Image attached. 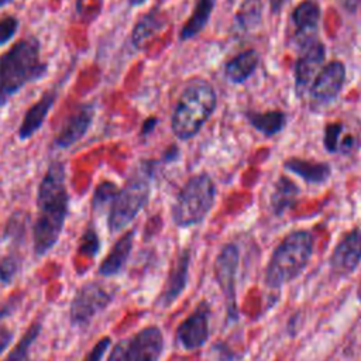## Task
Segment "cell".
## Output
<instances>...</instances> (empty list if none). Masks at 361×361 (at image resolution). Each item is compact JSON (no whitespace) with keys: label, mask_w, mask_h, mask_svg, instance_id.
Listing matches in <instances>:
<instances>
[{"label":"cell","mask_w":361,"mask_h":361,"mask_svg":"<svg viewBox=\"0 0 361 361\" xmlns=\"http://www.w3.org/2000/svg\"><path fill=\"white\" fill-rule=\"evenodd\" d=\"M69 213L66 171L62 162H52L37 190V216L32 224V245L37 258L47 255L58 243Z\"/></svg>","instance_id":"6da1fadb"},{"label":"cell","mask_w":361,"mask_h":361,"mask_svg":"<svg viewBox=\"0 0 361 361\" xmlns=\"http://www.w3.org/2000/svg\"><path fill=\"white\" fill-rule=\"evenodd\" d=\"M37 38L17 41L0 56V107L31 82L45 76L47 63L41 61Z\"/></svg>","instance_id":"7a4b0ae2"},{"label":"cell","mask_w":361,"mask_h":361,"mask_svg":"<svg viewBox=\"0 0 361 361\" xmlns=\"http://www.w3.org/2000/svg\"><path fill=\"white\" fill-rule=\"evenodd\" d=\"M313 254V235L307 230L289 233L274 250L264 274L265 286L279 289L296 279Z\"/></svg>","instance_id":"3957f363"},{"label":"cell","mask_w":361,"mask_h":361,"mask_svg":"<svg viewBox=\"0 0 361 361\" xmlns=\"http://www.w3.org/2000/svg\"><path fill=\"white\" fill-rule=\"evenodd\" d=\"M216 92L212 85L195 79L182 90L171 120L173 134L179 140L196 135L216 109Z\"/></svg>","instance_id":"277c9868"},{"label":"cell","mask_w":361,"mask_h":361,"mask_svg":"<svg viewBox=\"0 0 361 361\" xmlns=\"http://www.w3.org/2000/svg\"><path fill=\"white\" fill-rule=\"evenodd\" d=\"M216 186L207 173L192 176L180 189L172 206V220L186 228L204 220L213 207Z\"/></svg>","instance_id":"5b68a950"},{"label":"cell","mask_w":361,"mask_h":361,"mask_svg":"<svg viewBox=\"0 0 361 361\" xmlns=\"http://www.w3.org/2000/svg\"><path fill=\"white\" fill-rule=\"evenodd\" d=\"M149 179V165H142V168L134 173L121 189H118L110 203L107 214V227L111 234L127 227L145 207L151 193Z\"/></svg>","instance_id":"8992f818"},{"label":"cell","mask_w":361,"mask_h":361,"mask_svg":"<svg viewBox=\"0 0 361 361\" xmlns=\"http://www.w3.org/2000/svg\"><path fill=\"white\" fill-rule=\"evenodd\" d=\"M164 353V334L158 326H147L130 337L118 340L107 361H159Z\"/></svg>","instance_id":"52a82bcc"},{"label":"cell","mask_w":361,"mask_h":361,"mask_svg":"<svg viewBox=\"0 0 361 361\" xmlns=\"http://www.w3.org/2000/svg\"><path fill=\"white\" fill-rule=\"evenodd\" d=\"M114 293L97 281L86 282L75 292L69 305V322L73 327H86L113 300Z\"/></svg>","instance_id":"ba28073f"},{"label":"cell","mask_w":361,"mask_h":361,"mask_svg":"<svg viewBox=\"0 0 361 361\" xmlns=\"http://www.w3.org/2000/svg\"><path fill=\"white\" fill-rule=\"evenodd\" d=\"M240 264V250L235 244L227 243L221 247L214 259V278L224 296L227 320L235 323L238 320L237 306V271Z\"/></svg>","instance_id":"9c48e42d"},{"label":"cell","mask_w":361,"mask_h":361,"mask_svg":"<svg viewBox=\"0 0 361 361\" xmlns=\"http://www.w3.org/2000/svg\"><path fill=\"white\" fill-rule=\"evenodd\" d=\"M212 307L210 303L206 300H202L193 312L180 322V324L176 329V341L178 344L186 350V351H195L200 347H203L209 338Z\"/></svg>","instance_id":"30bf717a"},{"label":"cell","mask_w":361,"mask_h":361,"mask_svg":"<svg viewBox=\"0 0 361 361\" xmlns=\"http://www.w3.org/2000/svg\"><path fill=\"white\" fill-rule=\"evenodd\" d=\"M361 264V228L345 233L330 255V269L338 278L351 275Z\"/></svg>","instance_id":"8fae6325"},{"label":"cell","mask_w":361,"mask_h":361,"mask_svg":"<svg viewBox=\"0 0 361 361\" xmlns=\"http://www.w3.org/2000/svg\"><path fill=\"white\" fill-rule=\"evenodd\" d=\"M324 56V45L317 39L300 47L299 58L295 66V90L298 96H303V93L307 90L316 73L322 68Z\"/></svg>","instance_id":"7c38bea8"},{"label":"cell","mask_w":361,"mask_h":361,"mask_svg":"<svg viewBox=\"0 0 361 361\" xmlns=\"http://www.w3.org/2000/svg\"><path fill=\"white\" fill-rule=\"evenodd\" d=\"M345 80V66L340 61H333L320 69L310 87V97L314 104L331 103L343 89Z\"/></svg>","instance_id":"4fadbf2b"},{"label":"cell","mask_w":361,"mask_h":361,"mask_svg":"<svg viewBox=\"0 0 361 361\" xmlns=\"http://www.w3.org/2000/svg\"><path fill=\"white\" fill-rule=\"evenodd\" d=\"M94 117V107L90 103L80 104L71 113L54 138V144L59 149H65L80 141L87 133Z\"/></svg>","instance_id":"5bb4252c"},{"label":"cell","mask_w":361,"mask_h":361,"mask_svg":"<svg viewBox=\"0 0 361 361\" xmlns=\"http://www.w3.org/2000/svg\"><path fill=\"white\" fill-rule=\"evenodd\" d=\"M189 268H190V251L183 250L178 254L173 265L171 267V271L166 278V283L158 298V305L161 307L171 306L183 292L188 283L189 276Z\"/></svg>","instance_id":"9a60e30c"},{"label":"cell","mask_w":361,"mask_h":361,"mask_svg":"<svg viewBox=\"0 0 361 361\" xmlns=\"http://www.w3.org/2000/svg\"><path fill=\"white\" fill-rule=\"evenodd\" d=\"M320 21V7L314 0H303L292 11L295 38L299 47L316 39Z\"/></svg>","instance_id":"2e32d148"},{"label":"cell","mask_w":361,"mask_h":361,"mask_svg":"<svg viewBox=\"0 0 361 361\" xmlns=\"http://www.w3.org/2000/svg\"><path fill=\"white\" fill-rule=\"evenodd\" d=\"M56 100V92L55 90H49L47 93L42 94V97L35 102L24 114L23 121L18 127V138L21 141L28 140L30 137H32L44 124L45 118L48 117L54 103Z\"/></svg>","instance_id":"e0dca14e"},{"label":"cell","mask_w":361,"mask_h":361,"mask_svg":"<svg viewBox=\"0 0 361 361\" xmlns=\"http://www.w3.org/2000/svg\"><path fill=\"white\" fill-rule=\"evenodd\" d=\"M134 235H135V230H128L113 244L111 250L99 265V274L102 276L110 278L121 272V269L124 268V265L130 258L133 244H134Z\"/></svg>","instance_id":"ac0fdd59"},{"label":"cell","mask_w":361,"mask_h":361,"mask_svg":"<svg viewBox=\"0 0 361 361\" xmlns=\"http://www.w3.org/2000/svg\"><path fill=\"white\" fill-rule=\"evenodd\" d=\"M165 27V16L159 8H152L145 13L134 25L131 42L135 48H142L149 38L157 35Z\"/></svg>","instance_id":"d6986e66"},{"label":"cell","mask_w":361,"mask_h":361,"mask_svg":"<svg viewBox=\"0 0 361 361\" xmlns=\"http://www.w3.org/2000/svg\"><path fill=\"white\" fill-rule=\"evenodd\" d=\"M285 169L300 176L307 183H323L330 178L331 168L324 162L306 161L299 158H292L285 161Z\"/></svg>","instance_id":"ffe728a7"},{"label":"cell","mask_w":361,"mask_h":361,"mask_svg":"<svg viewBox=\"0 0 361 361\" xmlns=\"http://www.w3.org/2000/svg\"><path fill=\"white\" fill-rule=\"evenodd\" d=\"M258 61V54L254 49H248L238 54L226 65L227 79L235 85L245 82L257 69Z\"/></svg>","instance_id":"44dd1931"},{"label":"cell","mask_w":361,"mask_h":361,"mask_svg":"<svg viewBox=\"0 0 361 361\" xmlns=\"http://www.w3.org/2000/svg\"><path fill=\"white\" fill-rule=\"evenodd\" d=\"M299 195V188L286 176H281L271 195V209L274 214L282 216L288 209L293 206Z\"/></svg>","instance_id":"7402d4cb"},{"label":"cell","mask_w":361,"mask_h":361,"mask_svg":"<svg viewBox=\"0 0 361 361\" xmlns=\"http://www.w3.org/2000/svg\"><path fill=\"white\" fill-rule=\"evenodd\" d=\"M214 4H216V0H197L190 18L185 23V25L180 31L182 41L193 38L204 28V25L207 24V21L210 18V14L214 8Z\"/></svg>","instance_id":"603a6c76"},{"label":"cell","mask_w":361,"mask_h":361,"mask_svg":"<svg viewBox=\"0 0 361 361\" xmlns=\"http://www.w3.org/2000/svg\"><path fill=\"white\" fill-rule=\"evenodd\" d=\"M247 118L255 130H258L267 137L279 133L286 124V116L283 111L279 110H271L265 113L251 111L247 113Z\"/></svg>","instance_id":"cb8c5ba5"},{"label":"cell","mask_w":361,"mask_h":361,"mask_svg":"<svg viewBox=\"0 0 361 361\" xmlns=\"http://www.w3.org/2000/svg\"><path fill=\"white\" fill-rule=\"evenodd\" d=\"M262 18V1L261 0H244L235 14V25L240 31L255 30Z\"/></svg>","instance_id":"d4e9b609"},{"label":"cell","mask_w":361,"mask_h":361,"mask_svg":"<svg viewBox=\"0 0 361 361\" xmlns=\"http://www.w3.org/2000/svg\"><path fill=\"white\" fill-rule=\"evenodd\" d=\"M41 331H42L41 322L31 323V326L25 330V333L21 336V338L14 345V348L8 353L4 361H32L30 355V348L37 341Z\"/></svg>","instance_id":"484cf974"},{"label":"cell","mask_w":361,"mask_h":361,"mask_svg":"<svg viewBox=\"0 0 361 361\" xmlns=\"http://www.w3.org/2000/svg\"><path fill=\"white\" fill-rule=\"evenodd\" d=\"M20 268L21 257L17 252L10 251L6 255H3L0 258V282L3 285H10L18 275Z\"/></svg>","instance_id":"4316f807"},{"label":"cell","mask_w":361,"mask_h":361,"mask_svg":"<svg viewBox=\"0 0 361 361\" xmlns=\"http://www.w3.org/2000/svg\"><path fill=\"white\" fill-rule=\"evenodd\" d=\"M78 251L80 255L89 257V258H94L99 251H100V238L97 231L94 230V227L92 224H89L86 227V230L82 233L80 240H79V245H78Z\"/></svg>","instance_id":"83f0119b"},{"label":"cell","mask_w":361,"mask_h":361,"mask_svg":"<svg viewBox=\"0 0 361 361\" xmlns=\"http://www.w3.org/2000/svg\"><path fill=\"white\" fill-rule=\"evenodd\" d=\"M118 189L116 186V183L104 180L102 183L97 185L94 193H93V199H92V209L97 210L99 207L106 206L107 203H111L114 196L117 195Z\"/></svg>","instance_id":"f1b7e54d"},{"label":"cell","mask_w":361,"mask_h":361,"mask_svg":"<svg viewBox=\"0 0 361 361\" xmlns=\"http://www.w3.org/2000/svg\"><path fill=\"white\" fill-rule=\"evenodd\" d=\"M343 130H344V124L343 123H330L329 126H326L324 138L323 140H324V147H326L327 151L337 152Z\"/></svg>","instance_id":"f546056e"},{"label":"cell","mask_w":361,"mask_h":361,"mask_svg":"<svg viewBox=\"0 0 361 361\" xmlns=\"http://www.w3.org/2000/svg\"><path fill=\"white\" fill-rule=\"evenodd\" d=\"M18 30V20L14 16L0 18V45L7 44Z\"/></svg>","instance_id":"4dcf8cb0"},{"label":"cell","mask_w":361,"mask_h":361,"mask_svg":"<svg viewBox=\"0 0 361 361\" xmlns=\"http://www.w3.org/2000/svg\"><path fill=\"white\" fill-rule=\"evenodd\" d=\"M111 345V338L110 337H103L100 338L93 347L92 350L86 354V357L83 358V361H102V358L104 357L106 351L109 350V347Z\"/></svg>","instance_id":"1f68e13d"},{"label":"cell","mask_w":361,"mask_h":361,"mask_svg":"<svg viewBox=\"0 0 361 361\" xmlns=\"http://www.w3.org/2000/svg\"><path fill=\"white\" fill-rule=\"evenodd\" d=\"M13 337H14V331L8 326H6L3 322H0V354L4 350H7V347L13 341Z\"/></svg>","instance_id":"d6a6232c"},{"label":"cell","mask_w":361,"mask_h":361,"mask_svg":"<svg viewBox=\"0 0 361 361\" xmlns=\"http://www.w3.org/2000/svg\"><path fill=\"white\" fill-rule=\"evenodd\" d=\"M340 7L348 13L357 11V8L361 6V0H337Z\"/></svg>","instance_id":"836d02e7"},{"label":"cell","mask_w":361,"mask_h":361,"mask_svg":"<svg viewBox=\"0 0 361 361\" xmlns=\"http://www.w3.org/2000/svg\"><path fill=\"white\" fill-rule=\"evenodd\" d=\"M157 123H158V120L155 118V117H151V118H147L145 121H144V124H142V128H141V133L145 135V134H148V133H151L152 130H154V127L157 126Z\"/></svg>","instance_id":"e575fe53"},{"label":"cell","mask_w":361,"mask_h":361,"mask_svg":"<svg viewBox=\"0 0 361 361\" xmlns=\"http://www.w3.org/2000/svg\"><path fill=\"white\" fill-rule=\"evenodd\" d=\"M269 1H271V10L275 13V11H279L288 0H269Z\"/></svg>","instance_id":"d590c367"},{"label":"cell","mask_w":361,"mask_h":361,"mask_svg":"<svg viewBox=\"0 0 361 361\" xmlns=\"http://www.w3.org/2000/svg\"><path fill=\"white\" fill-rule=\"evenodd\" d=\"M145 1H147V0H128L130 6H140V4L145 3Z\"/></svg>","instance_id":"8d00e7d4"},{"label":"cell","mask_w":361,"mask_h":361,"mask_svg":"<svg viewBox=\"0 0 361 361\" xmlns=\"http://www.w3.org/2000/svg\"><path fill=\"white\" fill-rule=\"evenodd\" d=\"M8 3H11V0H0V7H4Z\"/></svg>","instance_id":"74e56055"},{"label":"cell","mask_w":361,"mask_h":361,"mask_svg":"<svg viewBox=\"0 0 361 361\" xmlns=\"http://www.w3.org/2000/svg\"><path fill=\"white\" fill-rule=\"evenodd\" d=\"M358 300H360V302H361V290H360V292H358Z\"/></svg>","instance_id":"f35d334b"}]
</instances>
